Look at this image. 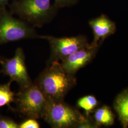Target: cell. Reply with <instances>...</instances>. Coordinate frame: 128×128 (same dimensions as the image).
<instances>
[{"label":"cell","instance_id":"1","mask_svg":"<svg viewBox=\"0 0 128 128\" xmlns=\"http://www.w3.org/2000/svg\"><path fill=\"white\" fill-rule=\"evenodd\" d=\"M50 100L63 101L76 84L74 75L67 73L60 62L47 64L34 82Z\"/></svg>","mask_w":128,"mask_h":128},{"label":"cell","instance_id":"2","mask_svg":"<svg viewBox=\"0 0 128 128\" xmlns=\"http://www.w3.org/2000/svg\"><path fill=\"white\" fill-rule=\"evenodd\" d=\"M49 99L35 82L28 86L20 88L15 94V110L27 118H43Z\"/></svg>","mask_w":128,"mask_h":128},{"label":"cell","instance_id":"3","mask_svg":"<svg viewBox=\"0 0 128 128\" xmlns=\"http://www.w3.org/2000/svg\"><path fill=\"white\" fill-rule=\"evenodd\" d=\"M86 118L76 108L66 103L64 100L50 99L43 119L52 128H76Z\"/></svg>","mask_w":128,"mask_h":128},{"label":"cell","instance_id":"4","mask_svg":"<svg viewBox=\"0 0 128 128\" xmlns=\"http://www.w3.org/2000/svg\"><path fill=\"white\" fill-rule=\"evenodd\" d=\"M37 36L26 23L14 18L4 7L0 8V46L10 42Z\"/></svg>","mask_w":128,"mask_h":128},{"label":"cell","instance_id":"5","mask_svg":"<svg viewBox=\"0 0 128 128\" xmlns=\"http://www.w3.org/2000/svg\"><path fill=\"white\" fill-rule=\"evenodd\" d=\"M48 41L51 53L47 64L61 61L78 50L90 46L86 39L81 36L58 38L52 36H42Z\"/></svg>","mask_w":128,"mask_h":128},{"label":"cell","instance_id":"6","mask_svg":"<svg viewBox=\"0 0 128 128\" xmlns=\"http://www.w3.org/2000/svg\"><path fill=\"white\" fill-rule=\"evenodd\" d=\"M0 64L2 65L0 73L9 76L11 81L16 82L20 88L27 87L32 84L28 73L25 56L22 48H18L14 56L10 58H2Z\"/></svg>","mask_w":128,"mask_h":128},{"label":"cell","instance_id":"7","mask_svg":"<svg viewBox=\"0 0 128 128\" xmlns=\"http://www.w3.org/2000/svg\"><path fill=\"white\" fill-rule=\"evenodd\" d=\"M50 0H22L13 8L18 14L36 25H40L50 9Z\"/></svg>","mask_w":128,"mask_h":128},{"label":"cell","instance_id":"8","mask_svg":"<svg viewBox=\"0 0 128 128\" xmlns=\"http://www.w3.org/2000/svg\"><path fill=\"white\" fill-rule=\"evenodd\" d=\"M98 46L90 45L69 56L60 61L62 68L67 73L74 76L78 71L89 64L96 57Z\"/></svg>","mask_w":128,"mask_h":128},{"label":"cell","instance_id":"9","mask_svg":"<svg viewBox=\"0 0 128 128\" xmlns=\"http://www.w3.org/2000/svg\"><path fill=\"white\" fill-rule=\"evenodd\" d=\"M89 24L94 36L92 46H97L98 41L113 34L115 30L114 24L104 16L91 20Z\"/></svg>","mask_w":128,"mask_h":128},{"label":"cell","instance_id":"10","mask_svg":"<svg viewBox=\"0 0 128 128\" xmlns=\"http://www.w3.org/2000/svg\"><path fill=\"white\" fill-rule=\"evenodd\" d=\"M114 106L122 127H128V88L120 92L114 102Z\"/></svg>","mask_w":128,"mask_h":128},{"label":"cell","instance_id":"11","mask_svg":"<svg viewBox=\"0 0 128 128\" xmlns=\"http://www.w3.org/2000/svg\"><path fill=\"white\" fill-rule=\"evenodd\" d=\"M92 120L99 126H109L112 125L114 122V115L110 107L104 105L100 108L96 109Z\"/></svg>","mask_w":128,"mask_h":128},{"label":"cell","instance_id":"12","mask_svg":"<svg viewBox=\"0 0 128 128\" xmlns=\"http://www.w3.org/2000/svg\"><path fill=\"white\" fill-rule=\"evenodd\" d=\"M10 80L6 84H0V108L7 106L13 110L10 104L15 101V94L10 88L12 82Z\"/></svg>","mask_w":128,"mask_h":128},{"label":"cell","instance_id":"13","mask_svg":"<svg viewBox=\"0 0 128 128\" xmlns=\"http://www.w3.org/2000/svg\"><path fill=\"white\" fill-rule=\"evenodd\" d=\"M98 104V101L95 96L88 95L79 98L77 101L76 105L78 108L84 110L85 115L88 117L92 112L96 109Z\"/></svg>","mask_w":128,"mask_h":128},{"label":"cell","instance_id":"14","mask_svg":"<svg viewBox=\"0 0 128 128\" xmlns=\"http://www.w3.org/2000/svg\"><path fill=\"white\" fill-rule=\"evenodd\" d=\"M19 124L13 119L0 115V128H18Z\"/></svg>","mask_w":128,"mask_h":128},{"label":"cell","instance_id":"15","mask_svg":"<svg viewBox=\"0 0 128 128\" xmlns=\"http://www.w3.org/2000/svg\"><path fill=\"white\" fill-rule=\"evenodd\" d=\"M40 125L36 120V119L28 118L21 124H19L18 128H39Z\"/></svg>","mask_w":128,"mask_h":128},{"label":"cell","instance_id":"16","mask_svg":"<svg viewBox=\"0 0 128 128\" xmlns=\"http://www.w3.org/2000/svg\"><path fill=\"white\" fill-rule=\"evenodd\" d=\"M99 127L94 121L91 119L90 116L87 117L81 123L78 124L76 128H97Z\"/></svg>","mask_w":128,"mask_h":128},{"label":"cell","instance_id":"17","mask_svg":"<svg viewBox=\"0 0 128 128\" xmlns=\"http://www.w3.org/2000/svg\"><path fill=\"white\" fill-rule=\"evenodd\" d=\"M9 0H0V8L4 7V5L9 1Z\"/></svg>","mask_w":128,"mask_h":128},{"label":"cell","instance_id":"18","mask_svg":"<svg viewBox=\"0 0 128 128\" xmlns=\"http://www.w3.org/2000/svg\"><path fill=\"white\" fill-rule=\"evenodd\" d=\"M56 1V2H63L64 0H55Z\"/></svg>","mask_w":128,"mask_h":128},{"label":"cell","instance_id":"19","mask_svg":"<svg viewBox=\"0 0 128 128\" xmlns=\"http://www.w3.org/2000/svg\"><path fill=\"white\" fill-rule=\"evenodd\" d=\"M2 57H0V62L1 60H2Z\"/></svg>","mask_w":128,"mask_h":128}]
</instances>
